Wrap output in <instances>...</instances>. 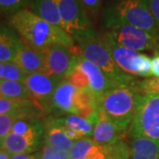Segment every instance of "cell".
<instances>
[{
  "mask_svg": "<svg viewBox=\"0 0 159 159\" xmlns=\"http://www.w3.org/2000/svg\"><path fill=\"white\" fill-rule=\"evenodd\" d=\"M9 25L24 45L36 51H44L53 45H62L70 49L76 46L71 34L48 23L29 9L25 8L10 16Z\"/></svg>",
  "mask_w": 159,
  "mask_h": 159,
  "instance_id": "1",
  "label": "cell"
},
{
  "mask_svg": "<svg viewBox=\"0 0 159 159\" xmlns=\"http://www.w3.org/2000/svg\"><path fill=\"white\" fill-rule=\"evenodd\" d=\"M79 44L81 55L95 64L114 82L119 85H134L137 81L131 75L122 72L111 55L103 33L98 34L93 29L73 35Z\"/></svg>",
  "mask_w": 159,
  "mask_h": 159,
  "instance_id": "2",
  "label": "cell"
},
{
  "mask_svg": "<svg viewBox=\"0 0 159 159\" xmlns=\"http://www.w3.org/2000/svg\"><path fill=\"white\" fill-rule=\"evenodd\" d=\"M105 28L122 23L142 29L159 38V31L148 0H112L102 11Z\"/></svg>",
  "mask_w": 159,
  "mask_h": 159,
  "instance_id": "3",
  "label": "cell"
},
{
  "mask_svg": "<svg viewBox=\"0 0 159 159\" xmlns=\"http://www.w3.org/2000/svg\"><path fill=\"white\" fill-rule=\"evenodd\" d=\"M137 83L114 87L97 100L98 108L111 119L119 134L127 130L134 118L138 96Z\"/></svg>",
  "mask_w": 159,
  "mask_h": 159,
  "instance_id": "4",
  "label": "cell"
},
{
  "mask_svg": "<svg viewBox=\"0 0 159 159\" xmlns=\"http://www.w3.org/2000/svg\"><path fill=\"white\" fill-rule=\"evenodd\" d=\"M129 135L159 140V93L138 94Z\"/></svg>",
  "mask_w": 159,
  "mask_h": 159,
  "instance_id": "5",
  "label": "cell"
},
{
  "mask_svg": "<svg viewBox=\"0 0 159 159\" xmlns=\"http://www.w3.org/2000/svg\"><path fill=\"white\" fill-rule=\"evenodd\" d=\"M106 33L116 43L134 51H159V38L130 25L116 23L106 28Z\"/></svg>",
  "mask_w": 159,
  "mask_h": 159,
  "instance_id": "6",
  "label": "cell"
},
{
  "mask_svg": "<svg viewBox=\"0 0 159 159\" xmlns=\"http://www.w3.org/2000/svg\"><path fill=\"white\" fill-rule=\"evenodd\" d=\"M44 57V74L59 80L66 79L76 66V56L72 49L62 45H53L46 49Z\"/></svg>",
  "mask_w": 159,
  "mask_h": 159,
  "instance_id": "7",
  "label": "cell"
},
{
  "mask_svg": "<svg viewBox=\"0 0 159 159\" xmlns=\"http://www.w3.org/2000/svg\"><path fill=\"white\" fill-rule=\"evenodd\" d=\"M61 80L43 73L28 74L24 85L29 91L30 98L43 112L51 111L52 95Z\"/></svg>",
  "mask_w": 159,
  "mask_h": 159,
  "instance_id": "8",
  "label": "cell"
},
{
  "mask_svg": "<svg viewBox=\"0 0 159 159\" xmlns=\"http://www.w3.org/2000/svg\"><path fill=\"white\" fill-rule=\"evenodd\" d=\"M59 10L65 30L72 36L92 29L91 21L80 0H53Z\"/></svg>",
  "mask_w": 159,
  "mask_h": 159,
  "instance_id": "9",
  "label": "cell"
},
{
  "mask_svg": "<svg viewBox=\"0 0 159 159\" xmlns=\"http://www.w3.org/2000/svg\"><path fill=\"white\" fill-rule=\"evenodd\" d=\"M44 133L43 124L37 121L30 130L21 135L9 133L1 142L0 147L9 154H29L39 147Z\"/></svg>",
  "mask_w": 159,
  "mask_h": 159,
  "instance_id": "10",
  "label": "cell"
},
{
  "mask_svg": "<svg viewBox=\"0 0 159 159\" xmlns=\"http://www.w3.org/2000/svg\"><path fill=\"white\" fill-rule=\"evenodd\" d=\"M76 68L80 70L86 74L89 81V89L96 96L97 100L109 89L114 87L119 86L112 80L109 78L95 64L87 60L81 55V53L77 54L76 56Z\"/></svg>",
  "mask_w": 159,
  "mask_h": 159,
  "instance_id": "11",
  "label": "cell"
},
{
  "mask_svg": "<svg viewBox=\"0 0 159 159\" xmlns=\"http://www.w3.org/2000/svg\"><path fill=\"white\" fill-rule=\"evenodd\" d=\"M103 35L112 59L119 68L128 75H137V62L141 54L137 51L119 45L106 32L103 33Z\"/></svg>",
  "mask_w": 159,
  "mask_h": 159,
  "instance_id": "12",
  "label": "cell"
},
{
  "mask_svg": "<svg viewBox=\"0 0 159 159\" xmlns=\"http://www.w3.org/2000/svg\"><path fill=\"white\" fill-rule=\"evenodd\" d=\"M12 63L22 70L25 74H44V57L43 51H36L23 44L18 51Z\"/></svg>",
  "mask_w": 159,
  "mask_h": 159,
  "instance_id": "13",
  "label": "cell"
},
{
  "mask_svg": "<svg viewBox=\"0 0 159 159\" xmlns=\"http://www.w3.org/2000/svg\"><path fill=\"white\" fill-rule=\"evenodd\" d=\"M77 89V88H75L66 80H62L55 89L51 97V111L52 109H56L62 112L75 114L74 97Z\"/></svg>",
  "mask_w": 159,
  "mask_h": 159,
  "instance_id": "14",
  "label": "cell"
},
{
  "mask_svg": "<svg viewBox=\"0 0 159 159\" xmlns=\"http://www.w3.org/2000/svg\"><path fill=\"white\" fill-rule=\"evenodd\" d=\"M22 45L23 43L14 29L0 25V63L12 62Z\"/></svg>",
  "mask_w": 159,
  "mask_h": 159,
  "instance_id": "15",
  "label": "cell"
},
{
  "mask_svg": "<svg viewBox=\"0 0 159 159\" xmlns=\"http://www.w3.org/2000/svg\"><path fill=\"white\" fill-rule=\"evenodd\" d=\"M45 141L47 145H50L60 152L68 153L74 142L69 139L58 125L55 118L50 117L46 119L43 124Z\"/></svg>",
  "mask_w": 159,
  "mask_h": 159,
  "instance_id": "16",
  "label": "cell"
},
{
  "mask_svg": "<svg viewBox=\"0 0 159 159\" xmlns=\"http://www.w3.org/2000/svg\"><path fill=\"white\" fill-rule=\"evenodd\" d=\"M92 135H93V141L101 147L107 146L119 139V134L118 133L114 124L99 108H98V119L97 123L94 125Z\"/></svg>",
  "mask_w": 159,
  "mask_h": 159,
  "instance_id": "17",
  "label": "cell"
},
{
  "mask_svg": "<svg viewBox=\"0 0 159 159\" xmlns=\"http://www.w3.org/2000/svg\"><path fill=\"white\" fill-rule=\"evenodd\" d=\"M29 7L30 11L45 21L65 30V25L59 10L53 0H31Z\"/></svg>",
  "mask_w": 159,
  "mask_h": 159,
  "instance_id": "18",
  "label": "cell"
},
{
  "mask_svg": "<svg viewBox=\"0 0 159 159\" xmlns=\"http://www.w3.org/2000/svg\"><path fill=\"white\" fill-rule=\"evenodd\" d=\"M131 159H159V140L132 138Z\"/></svg>",
  "mask_w": 159,
  "mask_h": 159,
  "instance_id": "19",
  "label": "cell"
},
{
  "mask_svg": "<svg viewBox=\"0 0 159 159\" xmlns=\"http://www.w3.org/2000/svg\"><path fill=\"white\" fill-rule=\"evenodd\" d=\"M57 121L61 125H66L75 132L80 134L83 137L90 136L93 134V126L88 119H83L76 114H71L66 117L58 118Z\"/></svg>",
  "mask_w": 159,
  "mask_h": 159,
  "instance_id": "20",
  "label": "cell"
},
{
  "mask_svg": "<svg viewBox=\"0 0 159 159\" xmlns=\"http://www.w3.org/2000/svg\"><path fill=\"white\" fill-rule=\"evenodd\" d=\"M0 97L11 99L30 98L29 91L24 83L6 80H0Z\"/></svg>",
  "mask_w": 159,
  "mask_h": 159,
  "instance_id": "21",
  "label": "cell"
},
{
  "mask_svg": "<svg viewBox=\"0 0 159 159\" xmlns=\"http://www.w3.org/2000/svg\"><path fill=\"white\" fill-rule=\"evenodd\" d=\"M74 107L76 115L80 111L88 109L97 110V98L89 89H78L74 94Z\"/></svg>",
  "mask_w": 159,
  "mask_h": 159,
  "instance_id": "22",
  "label": "cell"
},
{
  "mask_svg": "<svg viewBox=\"0 0 159 159\" xmlns=\"http://www.w3.org/2000/svg\"><path fill=\"white\" fill-rule=\"evenodd\" d=\"M99 145H97L90 138H80L75 141L69 150L70 159H87L94 152Z\"/></svg>",
  "mask_w": 159,
  "mask_h": 159,
  "instance_id": "23",
  "label": "cell"
},
{
  "mask_svg": "<svg viewBox=\"0 0 159 159\" xmlns=\"http://www.w3.org/2000/svg\"><path fill=\"white\" fill-rule=\"evenodd\" d=\"M102 148L105 155L104 159H129L131 157V148L122 139H118Z\"/></svg>",
  "mask_w": 159,
  "mask_h": 159,
  "instance_id": "24",
  "label": "cell"
},
{
  "mask_svg": "<svg viewBox=\"0 0 159 159\" xmlns=\"http://www.w3.org/2000/svg\"><path fill=\"white\" fill-rule=\"evenodd\" d=\"M35 103L31 98L28 99H11L0 97V114H7L34 105ZM36 105V104H35Z\"/></svg>",
  "mask_w": 159,
  "mask_h": 159,
  "instance_id": "25",
  "label": "cell"
},
{
  "mask_svg": "<svg viewBox=\"0 0 159 159\" xmlns=\"http://www.w3.org/2000/svg\"><path fill=\"white\" fill-rule=\"evenodd\" d=\"M27 74L23 72L20 67L12 62L4 63L3 64V74L2 79L11 81H18V82H24Z\"/></svg>",
  "mask_w": 159,
  "mask_h": 159,
  "instance_id": "26",
  "label": "cell"
},
{
  "mask_svg": "<svg viewBox=\"0 0 159 159\" xmlns=\"http://www.w3.org/2000/svg\"><path fill=\"white\" fill-rule=\"evenodd\" d=\"M31 0H0V13L11 16L24 7L29 6Z\"/></svg>",
  "mask_w": 159,
  "mask_h": 159,
  "instance_id": "27",
  "label": "cell"
},
{
  "mask_svg": "<svg viewBox=\"0 0 159 159\" xmlns=\"http://www.w3.org/2000/svg\"><path fill=\"white\" fill-rule=\"evenodd\" d=\"M66 80L77 89H89V81L86 74L78 68H75L66 77Z\"/></svg>",
  "mask_w": 159,
  "mask_h": 159,
  "instance_id": "28",
  "label": "cell"
},
{
  "mask_svg": "<svg viewBox=\"0 0 159 159\" xmlns=\"http://www.w3.org/2000/svg\"><path fill=\"white\" fill-rule=\"evenodd\" d=\"M88 17L91 20H96L102 8V0H80Z\"/></svg>",
  "mask_w": 159,
  "mask_h": 159,
  "instance_id": "29",
  "label": "cell"
},
{
  "mask_svg": "<svg viewBox=\"0 0 159 159\" xmlns=\"http://www.w3.org/2000/svg\"><path fill=\"white\" fill-rule=\"evenodd\" d=\"M37 121L39 120L38 119H18L11 125L10 133L17 134V135L24 134L28 133L35 125Z\"/></svg>",
  "mask_w": 159,
  "mask_h": 159,
  "instance_id": "30",
  "label": "cell"
},
{
  "mask_svg": "<svg viewBox=\"0 0 159 159\" xmlns=\"http://www.w3.org/2000/svg\"><path fill=\"white\" fill-rule=\"evenodd\" d=\"M151 74V59L150 57L141 54L137 62V76L148 77Z\"/></svg>",
  "mask_w": 159,
  "mask_h": 159,
  "instance_id": "31",
  "label": "cell"
},
{
  "mask_svg": "<svg viewBox=\"0 0 159 159\" xmlns=\"http://www.w3.org/2000/svg\"><path fill=\"white\" fill-rule=\"evenodd\" d=\"M61 154L62 152L58 151L53 147L50 145H45L41 159H61Z\"/></svg>",
  "mask_w": 159,
  "mask_h": 159,
  "instance_id": "32",
  "label": "cell"
},
{
  "mask_svg": "<svg viewBox=\"0 0 159 159\" xmlns=\"http://www.w3.org/2000/svg\"><path fill=\"white\" fill-rule=\"evenodd\" d=\"M148 3L159 31V0H148Z\"/></svg>",
  "mask_w": 159,
  "mask_h": 159,
  "instance_id": "33",
  "label": "cell"
},
{
  "mask_svg": "<svg viewBox=\"0 0 159 159\" xmlns=\"http://www.w3.org/2000/svg\"><path fill=\"white\" fill-rule=\"evenodd\" d=\"M151 74L159 78V51L155 52L151 59Z\"/></svg>",
  "mask_w": 159,
  "mask_h": 159,
  "instance_id": "34",
  "label": "cell"
},
{
  "mask_svg": "<svg viewBox=\"0 0 159 159\" xmlns=\"http://www.w3.org/2000/svg\"><path fill=\"white\" fill-rule=\"evenodd\" d=\"M11 159H40L38 155L29 154H15L11 157Z\"/></svg>",
  "mask_w": 159,
  "mask_h": 159,
  "instance_id": "35",
  "label": "cell"
},
{
  "mask_svg": "<svg viewBox=\"0 0 159 159\" xmlns=\"http://www.w3.org/2000/svg\"><path fill=\"white\" fill-rule=\"evenodd\" d=\"M0 159H11L10 154L5 149L0 148Z\"/></svg>",
  "mask_w": 159,
  "mask_h": 159,
  "instance_id": "36",
  "label": "cell"
},
{
  "mask_svg": "<svg viewBox=\"0 0 159 159\" xmlns=\"http://www.w3.org/2000/svg\"><path fill=\"white\" fill-rule=\"evenodd\" d=\"M2 74H3V64L0 63V80L2 79Z\"/></svg>",
  "mask_w": 159,
  "mask_h": 159,
  "instance_id": "37",
  "label": "cell"
}]
</instances>
